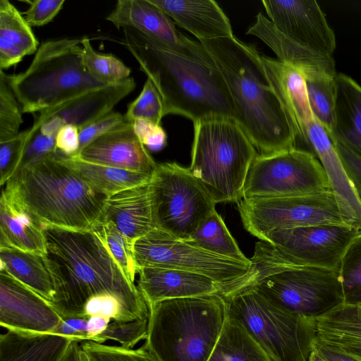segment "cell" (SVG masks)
Listing matches in <instances>:
<instances>
[{
  "instance_id": "6da1fadb",
  "label": "cell",
  "mask_w": 361,
  "mask_h": 361,
  "mask_svg": "<svg viewBox=\"0 0 361 361\" xmlns=\"http://www.w3.org/2000/svg\"><path fill=\"white\" fill-rule=\"evenodd\" d=\"M47 256L58 286L56 310L62 319L80 317L91 297L116 296L136 318L149 316L148 305L126 278L104 244L92 231L43 227Z\"/></svg>"
},
{
  "instance_id": "7a4b0ae2",
  "label": "cell",
  "mask_w": 361,
  "mask_h": 361,
  "mask_svg": "<svg viewBox=\"0 0 361 361\" xmlns=\"http://www.w3.org/2000/svg\"><path fill=\"white\" fill-rule=\"evenodd\" d=\"M200 42L226 82L235 119L257 153L266 155L292 149L293 137L287 118L255 47L235 35Z\"/></svg>"
},
{
  "instance_id": "3957f363",
  "label": "cell",
  "mask_w": 361,
  "mask_h": 361,
  "mask_svg": "<svg viewBox=\"0 0 361 361\" xmlns=\"http://www.w3.org/2000/svg\"><path fill=\"white\" fill-rule=\"evenodd\" d=\"M123 32L122 44L158 90L165 116L178 114L193 123L214 116L235 118L233 100L214 63L178 55L137 30Z\"/></svg>"
},
{
  "instance_id": "277c9868",
  "label": "cell",
  "mask_w": 361,
  "mask_h": 361,
  "mask_svg": "<svg viewBox=\"0 0 361 361\" xmlns=\"http://www.w3.org/2000/svg\"><path fill=\"white\" fill-rule=\"evenodd\" d=\"M5 188L43 227L76 231L92 230L108 198L56 156L18 171Z\"/></svg>"
},
{
  "instance_id": "5b68a950",
  "label": "cell",
  "mask_w": 361,
  "mask_h": 361,
  "mask_svg": "<svg viewBox=\"0 0 361 361\" xmlns=\"http://www.w3.org/2000/svg\"><path fill=\"white\" fill-rule=\"evenodd\" d=\"M143 347L159 361H208L228 314L219 295L171 299L148 306Z\"/></svg>"
},
{
  "instance_id": "8992f818",
  "label": "cell",
  "mask_w": 361,
  "mask_h": 361,
  "mask_svg": "<svg viewBox=\"0 0 361 361\" xmlns=\"http://www.w3.org/2000/svg\"><path fill=\"white\" fill-rule=\"evenodd\" d=\"M193 126L190 171L216 204L238 203L255 147L234 118L209 116Z\"/></svg>"
},
{
  "instance_id": "52a82bcc",
  "label": "cell",
  "mask_w": 361,
  "mask_h": 361,
  "mask_svg": "<svg viewBox=\"0 0 361 361\" xmlns=\"http://www.w3.org/2000/svg\"><path fill=\"white\" fill-rule=\"evenodd\" d=\"M81 42L82 38L44 42L25 71L6 74L23 113L41 112L104 86L87 71Z\"/></svg>"
},
{
  "instance_id": "ba28073f",
  "label": "cell",
  "mask_w": 361,
  "mask_h": 361,
  "mask_svg": "<svg viewBox=\"0 0 361 361\" xmlns=\"http://www.w3.org/2000/svg\"><path fill=\"white\" fill-rule=\"evenodd\" d=\"M228 316L239 322L271 361H308L315 319L279 307L255 288L222 296Z\"/></svg>"
},
{
  "instance_id": "9c48e42d",
  "label": "cell",
  "mask_w": 361,
  "mask_h": 361,
  "mask_svg": "<svg viewBox=\"0 0 361 361\" xmlns=\"http://www.w3.org/2000/svg\"><path fill=\"white\" fill-rule=\"evenodd\" d=\"M361 230L321 224L274 231L256 243L250 271L267 274L288 267L339 269L342 257Z\"/></svg>"
},
{
  "instance_id": "30bf717a",
  "label": "cell",
  "mask_w": 361,
  "mask_h": 361,
  "mask_svg": "<svg viewBox=\"0 0 361 361\" xmlns=\"http://www.w3.org/2000/svg\"><path fill=\"white\" fill-rule=\"evenodd\" d=\"M156 228L189 240L216 203L188 168L157 164L149 182Z\"/></svg>"
},
{
  "instance_id": "8fae6325",
  "label": "cell",
  "mask_w": 361,
  "mask_h": 361,
  "mask_svg": "<svg viewBox=\"0 0 361 361\" xmlns=\"http://www.w3.org/2000/svg\"><path fill=\"white\" fill-rule=\"evenodd\" d=\"M329 190L328 176L318 159L292 148L256 156L246 176L243 199L305 196Z\"/></svg>"
},
{
  "instance_id": "7c38bea8",
  "label": "cell",
  "mask_w": 361,
  "mask_h": 361,
  "mask_svg": "<svg viewBox=\"0 0 361 361\" xmlns=\"http://www.w3.org/2000/svg\"><path fill=\"white\" fill-rule=\"evenodd\" d=\"M133 254L138 269L163 268L198 274L224 284L225 292L250 267V264L212 253L157 228L134 242Z\"/></svg>"
},
{
  "instance_id": "4fadbf2b",
  "label": "cell",
  "mask_w": 361,
  "mask_h": 361,
  "mask_svg": "<svg viewBox=\"0 0 361 361\" xmlns=\"http://www.w3.org/2000/svg\"><path fill=\"white\" fill-rule=\"evenodd\" d=\"M250 287L279 307L314 319L344 304L339 269L288 267Z\"/></svg>"
},
{
  "instance_id": "5bb4252c",
  "label": "cell",
  "mask_w": 361,
  "mask_h": 361,
  "mask_svg": "<svg viewBox=\"0 0 361 361\" xmlns=\"http://www.w3.org/2000/svg\"><path fill=\"white\" fill-rule=\"evenodd\" d=\"M237 204L244 228L260 240L277 230L321 224L349 225L331 190L305 196L242 199Z\"/></svg>"
},
{
  "instance_id": "9a60e30c",
  "label": "cell",
  "mask_w": 361,
  "mask_h": 361,
  "mask_svg": "<svg viewBox=\"0 0 361 361\" xmlns=\"http://www.w3.org/2000/svg\"><path fill=\"white\" fill-rule=\"evenodd\" d=\"M106 19L118 29L137 30L178 55L201 63H214L200 41L192 40L182 34L171 18L149 0H118Z\"/></svg>"
},
{
  "instance_id": "2e32d148",
  "label": "cell",
  "mask_w": 361,
  "mask_h": 361,
  "mask_svg": "<svg viewBox=\"0 0 361 361\" xmlns=\"http://www.w3.org/2000/svg\"><path fill=\"white\" fill-rule=\"evenodd\" d=\"M269 20L285 36L321 54L332 56L333 30L314 0H262Z\"/></svg>"
},
{
  "instance_id": "e0dca14e",
  "label": "cell",
  "mask_w": 361,
  "mask_h": 361,
  "mask_svg": "<svg viewBox=\"0 0 361 361\" xmlns=\"http://www.w3.org/2000/svg\"><path fill=\"white\" fill-rule=\"evenodd\" d=\"M135 86L134 79L129 78L87 91L39 112L32 126L42 135L53 137L65 125H74L80 129L111 112Z\"/></svg>"
},
{
  "instance_id": "ac0fdd59",
  "label": "cell",
  "mask_w": 361,
  "mask_h": 361,
  "mask_svg": "<svg viewBox=\"0 0 361 361\" xmlns=\"http://www.w3.org/2000/svg\"><path fill=\"white\" fill-rule=\"evenodd\" d=\"M63 319L40 295L0 270V324L6 330L55 332Z\"/></svg>"
},
{
  "instance_id": "d6986e66",
  "label": "cell",
  "mask_w": 361,
  "mask_h": 361,
  "mask_svg": "<svg viewBox=\"0 0 361 361\" xmlns=\"http://www.w3.org/2000/svg\"><path fill=\"white\" fill-rule=\"evenodd\" d=\"M266 75L283 106L293 137V148L310 152L307 130L315 116L303 76L278 59L261 55Z\"/></svg>"
},
{
  "instance_id": "ffe728a7",
  "label": "cell",
  "mask_w": 361,
  "mask_h": 361,
  "mask_svg": "<svg viewBox=\"0 0 361 361\" xmlns=\"http://www.w3.org/2000/svg\"><path fill=\"white\" fill-rule=\"evenodd\" d=\"M76 157L94 164L151 175L157 164L135 135L133 122L97 138Z\"/></svg>"
},
{
  "instance_id": "44dd1931",
  "label": "cell",
  "mask_w": 361,
  "mask_h": 361,
  "mask_svg": "<svg viewBox=\"0 0 361 361\" xmlns=\"http://www.w3.org/2000/svg\"><path fill=\"white\" fill-rule=\"evenodd\" d=\"M137 273V287L148 306L171 299L222 295L226 289L224 284L192 272L146 267Z\"/></svg>"
},
{
  "instance_id": "7402d4cb",
  "label": "cell",
  "mask_w": 361,
  "mask_h": 361,
  "mask_svg": "<svg viewBox=\"0 0 361 361\" xmlns=\"http://www.w3.org/2000/svg\"><path fill=\"white\" fill-rule=\"evenodd\" d=\"M246 33L260 39L279 61L297 70L305 79L335 77L337 74L332 56L321 54L287 37L261 13Z\"/></svg>"
},
{
  "instance_id": "603a6c76",
  "label": "cell",
  "mask_w": 361,
  "mask_h": 361,
  "mask_svg": "<svg viewBox=\"0 0 361 361\" xmlns=\"http://www.w3.org/2000/svg\"><path fill=\"white\" fill-rule=\"evenodd\" d=\"M199 41L234 36L228 18L213 0H149Z\"/></svg>"
},
{
  "instance_id": "cb8c5ba5",
  "label": "cell",
  "mask_w": 361,
  "mask_h": 361,
  "mask_svg": "<svg viewBox=\"0 0 361 361\" xmlns=\"http://www.w3.org/2000/svg\"><path fill=\"white\" fill-rule=\"evenodd\" d=\"M149 182L108 197L100 221L112 222L133 241L155 228Z\"/></svg>"
},
{
  "instance_id": "d4e9b609",
  "label": "cell",
  "mask_w": 361,
  "mask_h": 361,
  "mask_svg": "<svg viewBox=\"0 0 361 361\" xmlns=\"http://www.w3.org/2000/svg\"><path fill=\"white\" fill-rule=\"evenodd\" d=\"M0 247L47 254L42 224L5 188L0 199Z\"/></svg>"
},
{
  "instance_id": "484cf974",
  "label": "cell",
  "mask_w": 361,
  "mask_h": 361,
  "mask_svg": "<svg viewBox=\"0 0 361 361\" xmlns=\"http://www.w3.org/2000/svg\"><path fill=\"white\" fill-rule=\"evenodd\" d=\"M73 341L56 332L7 330L0 336V361H62Z\"/></svg>"
},
{
  "instance_id": "4316f807",
  "label": "cell",
  "mask_w": 361,
  "mask_h": 361,
  "mask_svg": "<svg viewBox=\"0 0 361 361\" xmlns=\"http://www.w3.org/2000/svg\"><path fill=\"white\" fill-rule=\"evenodd\" d=\"M0 270L35 291L55 308L58 286L47 255L0 247Z\"/></svg>"
},
{
  "instance_id": "83f0119b",
  "label": "cell",
  "mask_w": 361,
  "mask_h": 361,
  "mask_svg": "<svg viewBox=\"0 0 361 361\" xmlns=\"http://www.w3.org/2000/svg\"><path fill=\"white\" fill-rule=\"evenodd\" d=\"M336 120L329 135L338 143L361 159V86L351 77L337 73Z\"/></svg>"
},
{
  "instance_id": "f1b7e54d",
  "label": "cell",
  "mask_w": 361,
  "mask_h": 361,
  "mask_svg": "<svg viewBox=\"0 0 361 361\" xmlns=\"http://www.w3.org/2000/svg\"><path fill=\"white\" fill-rule=\"evenodd\" d=\"M314 341L361 360V307L343 304L315 319Z\"/></svg>"
},
{
  "instance_id": "f546056e",
  "label": "cell",
  "mask_w": 361,
  "mask_h": 361,
  "mask_svg": "<svg viewBox=\"0 0 361 361\" xmlns=\"http://www.w3.org/2000/svg\"><path fill=\"white\" fill-rule=\"evenodd\" d=\"M39 42L25 17L8 0H0V70L36 52Z\"/></svg>"
},
{
  "instance_id": "4dcf8cb0",
  "label": "cell",
  "mask_w": 361,
  "mask_h": 361,
  "mask_svg": "<svg viewBox=\"0 0 361 361\" xmlns=\"http://www.w3.org/2000/svg\"><path fill=\"white\" fill-rule=\"evenodd\" d=\"M56 158L75 171L92 188L109 197L122 190L150 181L152 175L88 162L78 157Z\"/></svg>"
},
{
  "instance_id": "1f68e13d",
  "label": "cell",
  "mask_w": 361,
  "mask_h": 361,
  "mask_svg": "<svg viewBox=\"0 0 361 361\" xmlns=\"http://www.w3.org/2000/svg\"><path fill=\"white\" fill-rule=\"evenodd\" d=\"M208 361H271L244 327L227 316L218 343Z\"/></svg>"
},
{
  "instance_id": "d6a6232c",
  "label": "cell",
  "mask_w": 361,
  "mask_h": 361,
  "mask_svg": "<svg viewBox=\"0 0 361 361\" xmlns=\"http://www.w3.org/2000/svg\"><path fill=\"white\" fill-rule=\"evenodd\" d=\"M189 240L212 253L250 264L216 210L202 222Z\"/></svg>"
},
{
  "instance_id": "836d02e7",
  "label": "cell",
  "mask_w": 361,
  "mask_h": 361,
  "mask_svg": "<svg viewBox=\"0 0 361 361\" xmlns=\"http://www.w3.org/2000/svg\"><path fill=\"white\" fill-rule=\"evenodd\" d=\"M335 77L304 78L311 111L325 128L328 135L332 133L336 120Z\"/></svg>"
},
{
  "instance_id": "e575fe53",
  "label": "cell",
  "mask_w": 361,
  "mask_h": 361,
  "mask_svg": "<svg viewBox=\"0 0 361 361\" xmlns=\"http://www.w3.org/2000/svg\"><path fill=\"white\" fill-rule=\"evenodd\" d=\"M81 44L84 66L94 79L106 85L130 78V68L119 59L112 54L97 52L87 37L82 38Z\"/></svg>"
},
{
  "instance_id": "d590c367",
  "label": "cell",
  "mask_w": 361,
  "mask_h": 361,
  "mask_svg": "<svg viewBox=\"0 0 361 361\" xmlns=\"http://www.w3.org/2000/svg\"><path fill=\"white\" fill-rule=\"evenodd\" d=\"M92 231L104 244L128 280L135 283L138 270L133 254L135 241L123 234L111 221H99Z\"/></svg>"
},
{
  "instance_id": "8d00e7d4",
  "label": "cell",
  "mask_w": 361,
  "mask_h": 361,
  "mask_svg": "<svg viewBox=\"0 0 361 361\" xmlns=\"http://www.w3.org/2000/svg\"><path fill=\"white\" fill-rule=\"evenodd\" d=\"M344 304L361 305V233L346 249L339 267Z\"/></svg>"
},
{
  "instance_id": "74e56055",
  "label": "cell",
  "mask_w": 361,
  "mask_h": 361,
  "mask_svg": "<svg viewBox=\"0 0 361 361\" xmlns=\"http://www.w3.org/2000/svg\"><path fill=\"white\" fill-rule=\"evenodd\" d=\"M20 103L0 70V142L17 135L23 122Z\"/></svg>"
},
{
  "instance_id": "f35d334b",
  "label": "cell",
  "mask_w": 361,
  "mask_h": 361,
  "mask_svg": "<svg viewBox=\"0 0 361 361\" xmlns=\"http://www.w3.org/2000/svg\"><path fill=\"white\" fill-rule=\"evenodd\" d=\"M148 322L149 317L129 321H112L106 330L92 341L102 344L108 341H114L124 348L132 349L140 341L146 339Z\"/></svg>"
},
{
  "instance_id": "ab89813d",
  "label": "cell",
  "mask_w": 361,
  "mask_h": 361,
  "mask_svg": "<svg viewBox=\"0 0 361 361\" xmlns=\"http://www.w3.org/2000/svg\"><path fill=\"white\" fill-rule=\"evenodd\" d=\"M126 118L131 122L135 119H145L160 124L165 116L164 106L161 94L147 78L138 97L128 105Z\"/></svg>"
},
{
  "instance_id": "60d3db41",
  "label": "cell",
  "mask_w": 361,
  "mask_h": 361,
  "mask_svg": "<svg viewBox=\"0 0 361 361\" xmlns=\"http://www.w3.org/2000/svg\"><path fill=\"white\" fill-rule=\"evenodd\" d=\"M39 130L31 126L8 140L0 142V183L6 184L18 171L25 147Z\"/></svg>"
},
{
  "instance_id": "b9f144b4",
  "label": "cell",
  "mask_w": 361,
  "mask_h": 361,
  "mask_svg": "<svg viewBox=\"0 0 361 361\" xmlns=\"http://www.w3.org/2000/svg\"><path fill=\"white\" fill-rule=\"evenodd\" d=\"M80 343L90 361H159L143 346L135 350L92 341H83Z\"/></svg>"
},
{
  "instance_id": "7bdbcfd3",
  "label": "cell",
  "mask_w": 361,
  "mask_h": 361,
  "mask_svg": "<svg viewBox=\"0 0 361 361\" xmlns=\"http://www.w3.org/2000/svg\"><path fill=\"white\" fill-rule=\"evenodd\" d=\"M102 315L112 321L137 319L115 295L102 293L90 298L85 302L81 318Z\"/></svg>"
},
{
  "instance_id": "ee69618b",
  "label": "cell",
  "mask_w": 361,
  "mask_h": 361,
  "mask_svg": "<svg viewBox=\"0 0 361 361\" xmlns=\"http://www.w3.org/2000/svg\"><path fill=\"white\" fill-rule=\"evenodd\" d=\"M128 122L131 121L126 118L125 114L112 111L80 128L79 153L97 138Z\"/></svg>"
},
{
  "instance_id": "f6af8a7d",
  "label": "cell",
  "mask_w": 361,
  "mask_h": 361,
  "mask_svg": "<svg viewBox=\"0 0 361 361\" xmlns=\"http://www.w3.org/2000/svg\"><path fill=\"white\" fill-rule=\"evenodd\" d=\"M56 154L55 137L44 135L39 130L27 143L18 171L55 157Z\"/></svg>"
},
{
  "instance_id": "bcb514c9",
  "label": "cell",
  "mask_w": 361,
  "mask_h": 361,
  "mask_svg": "<svg viewBox=\"0 0 361 361\" xmlns=\"http://www.w3.org/2000/svg\"><path fill=\"white\" fill-rule=\"evenodd\" d=\"M134 132L142 144L152 152L162 149L166 145L167 135L161 124L145 119L133 121Z\"/></svg>"
},
{
  "instance_id": "7dc6e473",
  "label": "cell",
  "mask_w": 361,
  "mask_h": 361,
  "mask_svg": "<svg viewBox=\"0 0 361 361\" xmlns=\"http://www.w3.org/2000/svg\"><path fill=\"white\" fill-rule=\"evenodd\" d=\"M64 0H35L29 1L30 7L24 13L31 26H42L51 22L63 8Z\"/></svg>"
},
{
  "instance_id": "c3c4849f",
  "label": "cell",
  "mask_w": 361,
  "mask_h": 361,
  "mask_svg": "<svg viewBox=\"0 0 361 361\" xmlns=\"http://www.w3.org/2000/svg\"><path fill=\"white\" fill-rule=\"evenodd\" d=\"M57 151L65 157L78 156L80 149L79 128L71 124L63 126L56 137Z\"/></svg>"
},
{
  "instance_id": "681fc988",
  "label": "cell",
  "mask_w": 361,
  "mask_h": 361,
  "mask_svg": "<svg viewBox=\"0 0 361 361\" xmlns=\"http://www.w3.org/2000/svg\"><path fill=\"white\" fill-rule=\"evenodd\" d=\"M334 144L349 180L361 198V159L341 145L335 142Z\"/></svg>"
},
{
  "instance_id": "f907efd6",
  "label": "cell",
  "mask_w": 361,
  "mask_h": 361,
  "mask_svg": "<svg viewBox=\"0 0 361 361\" xmlns=\"http://www.w3.org/2000/svg\"><path fill=\"white\" fill-rule=\"evenodd\" d=\"M87 319L80 317L64 318L56 329V333L68 336L79 342L87 340Z\"/></svg>"
},
{
  "instance_id": "816d5d0a",
  "label": "cell",
  "mask_w": 361,
  "mask_h": 361,
  "mask_svg": "<svg viewBox=\"0 0 361 361\" xmlns=\"http://www.w3.org/2000/svg\"><path fill=\"white\" fill-rule=\"evenodd\" d=\"M313 349L316 350L326 361H361L332 346L314 341Z\"/></svg>"
},
{
  "instance_id": "f5cc1de1",
  "label": "cell",
  "mask_w": 361,
  "mask_h": 361,
  "mask_svg": "<svg viewBox=\"0 0 361 361\" xmlns=\"http://www.w3.org/2000/svg\"><path fill=\"white\" fill-rule=\"evenodd\" d=\"M111 322V319L102 315H94L89 317L87 324V341H93L96 336L106 330Z\"/></svg>"
},
{
  "instance_id": "db71d44e",
  "label": "cell",
  "mask_w": 361,
  "mask_h": 361,
  "mask_svg": "<svg viewBox=\"0 0 361 361\" xmlns=\"http://www.w3.org/2000/svg\"><path fill=\"white\" fill-rule=\"evenodd\" d=\"M82 350L78 341H73L62 361H83Z\"/></svg>"
},
{
  "instance_id": "11a10c76",
  "label": "cell",
  "mask_w": 361,
  "mask_h": 361,
  "mask_svg": "<svg viewBox=\"0 0 361 361\" xmlns=\"http://www.w3.org/2000/svg\"><path fill=\"white\" fill-rule=\"evenodd\" d=\"M308 361H326L316 350L313 349Z\"/></svg>"
},
{
  "instance_id": "9f6ffc18",
  "label": "cell",
  "mask_w": 361,
  "mask_h": 361,
  "mask_svg": "<svg viewBox=\"0 0 361 361\" xmlns=\"http://www.w3.org/2000/svg\"><path fill=\"white\" fill-rule=\"evenodd\" d=\"M359 306H360V307H361V305H359Z\"/></svg>"
}]
</instances>
